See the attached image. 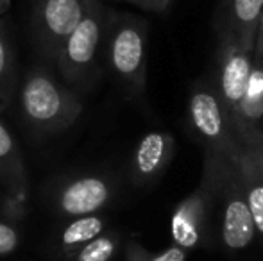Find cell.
Returning <instances> with one entry per match:
<instances>
[{
  "instance_id": "21",
  "label": "cell",
  "mask_w": 263,
  "mask_h": 261,
  "mask_svg": "<svg viewBox=\"0 0 263 261\" xmlns=\"http://www.w3.org/2000/svg\"><path fill=\"white\" fill-rule=\"evenodd\" d=\"M131 6H136L143 11H149V13H154V0H125Z\"/></svg>"
},
{
  "instance_id": "5",
  "label": "cell",
  "mask_w": 263,
  "mask_h": 261,
  "mask_svg": "<svg viewBox=\"0 0 263 261\" xmlns=\"http://www.w3.org/2000/svg\"><path fill=\"white\" fill-rule=\"evenodd\" d=\"M188 111L195 132L204 139L210 152L235 157L242 149L243 136L228 115L213 84L194 86L188 101Z\"/></svg>"
},
{
  "instance_id": "1",
  "label": "cell",
  "mask_w": 263,
  "mask_h": 261,
  "mask_svg": "<svg viewBox=\"0 0 263 261\" xmlns=\"http://www.w3.org/2000/svg\"><path fill=\"white\" fill-rule=\"evenodd\" d=\"M20 113L29 132L38 138H50L79 120L83 102L76 91L58 83L49 68L34 66L20 88Z\"/></svg>"
},
{
  "instance_id": "14",
  "label": "cell",
  "mask_w": 263,
  "mask_h": 261,
  "mask_svg": "<svg viewBox=\"0 0 263 261\" xmlns=\"http://www.w3.org/2000/svg\"><path fill=\"white\" fill-rule=\"evenodd\" d=\"M106 231V220L102 216L95 215H84L73 218L68 226L63 229L59 236V251L65 252L66 256L72 254L84 244L91 242Z\"/></svg>"
},
{
  "instance_id": "17",
  "label": "cell",
  "mask_w": 263,
  "mask_h": 261,
  "mask_svg": "<svg viewBox=\"0 0 263 261\" xmlns=\"http://www.w3.org/2000/svg\"><path fill=\"white\" fill-rule=\"evenodd\" d=\"M125 252H127V261H186L188 256V252L177 245H172L163 252L153 254L136 242H129Z\"/></svg>"
},
{
  "instance_id": "8",
  "label": "cell",
  "mask_w": 263,
  "mask_h": 261,
  "mask_svg": "<svg viewBox=\"0 0 263 261\" xmlns=\"http://www.w3.org/2000/svg\"><path fill=\"white\" fill-rule=\"evenodd\" d=\"M211 204H213V183L206 167L201 186L192 195L181 200V204L172 213L170 231H172L174 245L184 249L186 252L201 245L211 216Z\"/></svg>"
},
{
  "instance_id": "24",
  "label": "cell",
  "mask_w": 263,
  "mask_h": 261,
  "mask_svg": "<svg viewBox=\"0 0 263 261\" xmlns=\"http://www.w3.org/2000/svg\"><path fill=\"white\" fill-rule=\"evenodd\" d=\"M9 6H11V0H0V16L9 9Z\"/></svg>"
},
{
  "instance_id": "3",
  "label": "cell",
  "mask_w": 263,
  "mask_h": 261,
  "mask_svg": "<svg viewBox=\"0 0 263 261\" xmlns=\"http://www.w3.org/2000/svg\"><path fill=\"white\" fill-rule=\"evenodd\" d=\"M217 200L222 204L220 215V238L229 251H242L249 247L256 236V227L253 222L249 204L243 193L242 179L235 163L229 157L210 152L206 161Z\"/></svg>"
},
{
  "instance_id": "19",
  "label": "cell",
  "mask_w": 263,
  "mask_h": 261,
  "mask_svg": "<svg viewBox=\"0 0 263 261\" xmlns=\"http://www.w3.org/2000/svg\"><path fill=\"white\" fill-rule=\"evenodd\" d=\"M18 244H20V234L16 227L6 220H0V256L16 251Z\"/></svg>"
},
{
  "instance_id": "2",
  "label": "cell",
  "mask_w": 263,
  "mask_h": 261,
  "mask_svg": "<svg viewBox=\"0 0 263 261\" xmlns=\"http://www.w3.org/2000/svg\"><path fill=\"white\" fill-rule=\"evenodd\" d=\"M111 13L102 0H86V9L55 52L52 63L68 84H86L93 77L102 38L109 29Z\"/></svg>"
},
{
  "instance_id": "6",
  "label": "cell",
  "mask_w": 263,
  "mask_h": 261,
  "mask_svg": "<svg viewBox=\"0 0 263 261\" xmlns=\"http://www.w3.org/2000/svg\"><path fill=\"white\" fill-rule=\"evenodd\" d=\"M220 49L217 61V79L213 88L220 97L228 115L240 131L242 111L253 86V73L256 70L253 52L242 49L229 34L220 32Z\"/></svg>"
},
{
  "instance_id": "16",
  "label": "cell",
  "mask_w": 263,
  "mask_h": 261,
  "mask_svg": "<svg viewBox=\"0 0 263 261\" xmlns=\"http://www.w3.org/2000/svg\"><path fill=\"white\" fill-rule=\"evenodd\" d=\"M117 249H118L117 234L102 233L68 256L73 261H109L115 256Z\"/></svg>"
},
{
  "instance_id": "18",
  "label": "cell",
  "mask_w": 263,
  "mask_h": 261,
  "mask_svg": "<svg viewBox=\"0 0 263 261\" xmlns=\"http://www.w3.org/2000/svg\"><path fill=\"white\" fill-rule=\"evenodd\" d=\"M2 213L9 224L24 220V216L27 215V197L6 193V197L2 198Z\"/></svg>"
},
{
  "instance_id": "9",
  "label": "cell",
  "mask_w": 263,
  "mask_h": 261,
  "mask_svg": "<svg viewBox=\"0 0 263 261\" xmlns=\"http://www.w3.org/2000/svg\"><path fill=\"white\" fill-rule=\"evenodd\" d=\"M113 197V186L102 175H83L70 179L54 195L55 211L61 216L95 215Z\"/></svg>"
},
{
  "instance_id": "22",
  "label": "cell",
  "mask_w": 263,
  "mask_h": 261,
  "mask_svg": "<svg viewBox=\"0 0 263 261\" xmlns=\"http://www.w3.org/2000/svg\"><path fill=\"white\" fill-rule=\"evenodd\" d=\"M170 2L172 0H154V13L156 14L166 13V9L170 7Z\"/></svg>"
},
{
  "instance_id": "15",
  "label": "cell",
  "mask_w": 263,
  "mask_h": 261,
  "mask_svg": "<svg viewBox=\"0 0 263 261\" xmlns=\"http://www.w3.org/2000/svg\"><path fill=\"white\" fill-rule=\"evenodd\" d=\"M16 54L0 20V113L6 111L16 95Z\"/></svg>"
},
{
  "instance_id": "7",
  "label": "cell",
  "mask_w": 263,
  "mask_h": 261,
  "mask_svg": "<svg viewBox=\"0 0 263 261\" xmlns=\"http://www.w3.org/2000/svg\"><path fill=\"white\" fill-rule=\"evenodd\" d=\"M86 9V0H36L32 34L38 52L52 61L58 49L77 27Z\"/></svg>"
},
{
  "instance_id": "13",
  "label": "cell",
  "mask_w": 263,
  "mask_h": 261,
  "mask_svg": "<svg viewBox=\"0 0 263 261\" xmlns=\"http://www.w3.org/2000/svg\"><path fill=\"white\" fill-rule=\"evenodd\" d=\"M0 181L4 183L7 193L27 197L29 183L24 156L2 120H0Z\"/></svg>"
},
{
  "instance_id": "10",
  "label": "cell",
  "mask_w": 263,
  "mask_h": 261,
  "mask_svg": "<svg viewBox=\"0 0 263 261\" xmlns=\"http://www.w3.org/2000/svg\"><path fill=\"white\" fill-rule=\"evenodd\" d=\"M176 143L168 132L151 131L138 142L131 159V179L135 185H149L166 170Z\"/></svg>"
},
{
  "instance_id": "12",
  "label": "cell",
  "mask_w": 263,
  "mask_h": 261,
  "mask_svg": "<svg viewBox=\"0 0 263 261\" xmlns=\"http://www.w3.org/2000/svg\"><path fill=\"white\" fill-rule=\"evenodd\" d=\"M261 9L263 0H226V16L222 32L236 39V43L242 49L253 52Z\"/></svg>"
},
{
  "instance_id": "4",
  "label": "cell",
  "mask_w": 263,
  "mask_h": 261,
  "mask_svg": "<svg viewBox=\"0 0 263 261\" xmlns=\"http://www.w3.org/2000/svg\"><path fill=\"white\" fill-rule=\"evenodd\" d=\"M107 63L113 73L135 93L147 86V24L135 14L111 18Z\"/></svg>"
},
{
  "instance_id": "25",
  "label": "cell",
  "mask_w": 263,
  "mask_h": 261,
  "mask_svg": "<svg viewBox=\"0 0 263 261\" xmlns=\"http://www.w3.org/2000/svg\"><path fill=\"white\" fill-rule=\"evenodd\" d=\"M258 68H260V70H263V63H261L260 66H258Z\"/></svg>"
},
{
  "instance_id": "20",
  "label": "cell",
  "mask_w": 263,
  "mask_h": 261,
  "mask_svg": "<svg viewBox=\"0 0 263 261\" xmlns=\"http://www.w3.org/2000/svg\"><path fill=\"white\" fill-rule=\"evenodd\" d=\"M253 59H254V65H256V68L263 63V9H261V14H260V20H258L256 36H254Z\"/></svg>"
},
{
  "instance_id": "23",
  "label": "cell",
  "mask_w": 263,
  "mask_h": 261,
  "mask_svg": "<svg viewBox=\"0 0 263 261\" xmlns=\"http://www.w3.org/2000/svg\"><path fill=\"white\" fill-rule=\"evenodd\" d=\"M246 134L253 136V139L256 142L258 149H260V152H261V156H263V134H260V132H246Z\"/></svg>"
},
{
  "instance_id": "11",
  "label": "cell",
  "mask_w": 263,
  "mask_h": 261,
  "mask_svg": "<svg viewBox=\"0 0 263 261\" xmlns=\"http://www.w3.org/2000/svg\"><path fill=\"white\" fill-rule=\"evenodd\" d=\"M242 136V149L235 157H229V159L235 163L240 174L243 193H246L254 227H256V234H260L263 240V156L253 136Z\"/></svg>"
}]
</instances>
